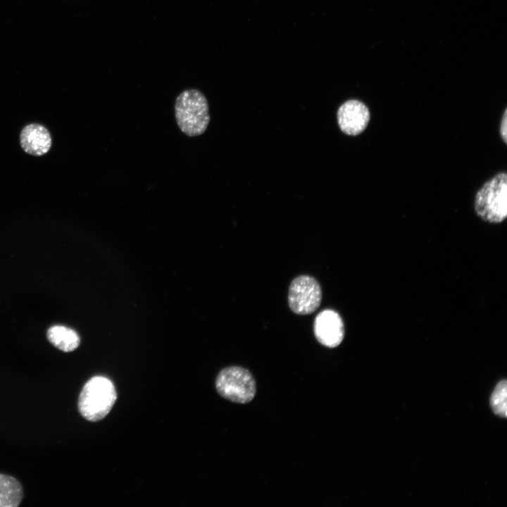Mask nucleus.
Here are the masks:
<instances>
[{"mask_svg":"<svg viewBox=\"0 0 507 507\" xmlns=\"http://www.w3.org/2000/svg\"><path fill=\"white\" fill-rule=\"evenodd\" d=\"M500 134L501 139L505 144H507V109L505 108L503 113L501 125H500Z\"/></svg>","mask_w":507,"mask_h":507,"instance_id":"f8f14e48","label":"nucleus"},{"mask_svg":"<svg viewBox=\"0 0 507 507\" xmlns=\"http://www.w3.org/2000/svg\"><path fill=\"white\" fill-rule=\"evenodd\" d=\"M314 334L318 342L327 347L339 346L344 337V325L340 315L332 309H325L315 318Z\"/></svg>","mask_w":507,"mask_h":507,"instance_id":"423d86ee","label":"nucleus"},{"mask_svg":"<svg viewBox=\"0 0 507 507\" xmlns=\"http://www.w3.org/2000/svg\"><path fill=\"white\" fill-rule=\"evenodd\" d=\"M175 116L180 130L189 137L203 134L209 123L208 104L198 89H186L176 98Z\"/></svg>","mask_w":507,"mask_h":507,"instance_id":"f257e3e1","label":"nucleus"},{"mask_svg":"<svg viewBox=\"0 0 507 507\" xmlns=\"http://www.w3.org/2000/svg\"><path fill=\"white\" fill-rule=\"evenodd\" d=\"M215 387L221 396L239 403L250 402L256 392V382L251 373L239 366L223 369L217 376Z\"/></svg>","mask_w":507,"mask_h":507,"instance_id":"20e7f679","label":"nucleus"},{"mask_svg":"<svg viewBox=\"0 0 507 507\" xmlns=\"http://www.w3.org/2000/svg\"><path fill=\"white\" fill-rule=\"evenodd\" d=\"M20 142L26 153L42 156L50 149L51 138L45 127L39 124H30L22 130Z\"/></svg>","mask_w":507,"mask_h":507,"instance_id":"6e6552de","label":"nucleus"},{"mask_svg":"<svg viewBox=\"0 0 507 507\" xmlns=\"http://www.w3.org/2000/svg\"><path fill=\"white\" fill-rule=\"evenodd\" d=\"M49 342L63 352L76 349L80 338L76 331L66 326L56 325L50 327L46 332Z\"/></svg>","mask_w":507,"mask_h":507,"instance_id":"1a4fd4ad","label":"nucleus"},{"mask_svg":"<svg viewBox=\"0 0 507 507\" xmlns=\"http://www.w3.org/2000/svg\"><path fill=\"white\" fill-rule=\"evenodd\" d=\"M370 118L368 108L363 102L351 99L342 104L337 111L340 130L348 135L356 136L367 127Z\"/></svg>","mask_w":507,"mask_h":507,"instance_id":"0eeeda50","label":"nucleus"},{"mask_svg":"<svg viewBox=\"0 0 507 507\" xmlns=\"http://www.w3.org/2000/svg\"><path fill=\"white\" fill-rule=\"evenodd\" d=\"M506 398L507 382L503 380L497 384L490 397V406L493 412L501 418L507 416Z\"/></svg>","mask_w":507,"mask_h":507,"instance_id":"9b49d317","label":"nucleus"},{"mask_svg":"<svg viewBox=\"0 0 507 507\" xmlns=\"http://www.w3.org/2000/svg\"><path fill=\"white\" fill-rule=\"evenodd\" d=\"M476 214L482 220L496 224L507 217V174L500 172L477 191L474 203Z\"/></svg>","mask_w":507,"mask_h":507,"instance_id":"7ed1b4c3","label":"nucleus"},{"mask_svg":"<svg viewBox=\"0 0 507 507\" xmlns=\"http://www.w3.org/2000/svg\"><path fill=\"white\" fill-rule=\"evenodd\" d=\"M23 498L21 484L13 477L0 473V507L18 506Z\"/></svg>","mask_w":507,"mask_h":507,"instance_id":"9d476101","label":"nucleus"},{"mask_svg":"<svg viewBox=\"0 0 507 507\" xmlns=\"http://www.w3.org/2000/svg\"><path fill=\"white\" fill-rule=\"evenodd\" d=\"M322 290L318 282L309 275H300L292 280L288 294L290 309L298 315H308L318 308Z\"/></svg>","mask_w":507,"mask_h":507,"instance_id":"39448f33","label":"nucleus"},{"mask_svg":"<svg viewBox=\"0 0 507 507\" xmlns=\"http://www.w3.org/2000/svg\"><path fill=\"white\" fill-rule=\"evenodd\" d=\"M117 399L113 382L104 376H94L83 386L78 398V410L91 422L102 420L109 413Z\"/></svg>","mask_w":507,"mask_h":507,"instance_id":"f03ea898","label":"nucleus"}]
</instances>
